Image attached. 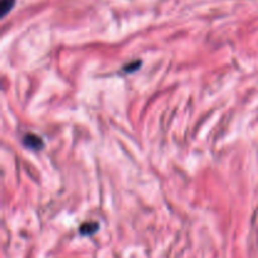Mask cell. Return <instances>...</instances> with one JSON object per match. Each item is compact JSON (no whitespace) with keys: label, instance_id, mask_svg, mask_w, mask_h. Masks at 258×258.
<instances>
[{"label":"cell","instance_id":"1","mask_svg":"<svg viewBox=\"0 0 258 258\" xmlns=\"http://www.w3.org/2000/svg\"><path fill=\"white\" fill-rule=\"evenodd\" d=\"M23 143L27 148L32 149V150H39L43 148V140L39 136L34 135V134H28L23 138Z\"/></svg>","mask_w":258,"mask_h":258},{"label":"cell","instance_id":"2","mask_svg":"<svg viewBox=\"0 0 258 258\" xmlns=\"http://www.w3.org/2000/svg\"><path fill=\"white\" fill-rule=\"evenodd\" d=\"M98 229V224L93 223V222H87V223H83L81 226L80 232L83 234V236H91V234L95 233Z\"/></svg>","mask_w":258,"mask_h":258},{"label":"cell","instance_id":"3","mask_svg":"<svg viewBox=\"0 0 258 258\" xmlns=\"http://www.w3.org/2000/svg\"><path fill=\"white\" fill-rule=\"evenodd\" d=\"M14 4L15 0H2V4H0V8H2V17H5L13 9Z\"/></svg>","mask_w":258,"mask_h":258}]
</instances>
